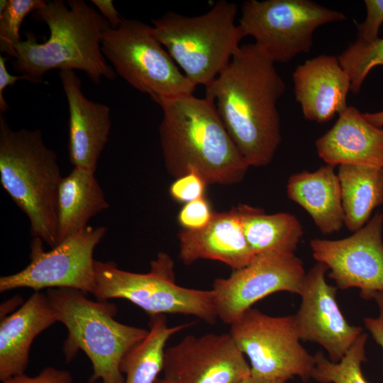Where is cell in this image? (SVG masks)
Segmentation results:
<instances>
[{"label":"cell","instance_id":"cell-1","mask_svg":"<svg viewBox=\"0 0 383 383\" xmlns=\"http://www.w3.org/2000/svg\"><path fill=\"white\" fill-rule=\"evenodd\" d=\"M286 89L274 62L254 44L240 45L227 67L205 86L230 137L250 167L269 165L281 143L277 108Z\"/></svg>","mask_w":383,"mask_h":383},{"label":"cell","instance_id":"cell-2","mask_svg":"<svg viewBox=\"0 0 383 383\" xmlns=\"http://www.w3.org/2000/svg\"><path fill=\"white\" fill-rule=\"evenodd\" d=\"M159 126L165 167L177 178L199 172L208 184L231 185L244 178L250 165L226 130L211 100L193 94L165 100Z\"/></svg>","mask_w":383,"mask_h":383},{"label":"cell","instance_id":"cell-3","mask_svg":"<svg viewBox=\"0 0 383 383\" xmlns=\"http://www.w3.org/2000/svg\"><path fill=\"white\" fill-rule=\"evenodd\" d=\"M33 14L48 26L50 35L39 43L28 33L16 44L12 64L16 72L32 83H41L55 69L83 71L96 84L116 78L101 50L103 33L111 26L95 9L84 0H51Z\"/></svg>","mask_w":383,"mask_h":383},{"label":"cell","instance_id":"cell-4","mask_svg":"<svg viewBox=\"0 0 383 383\" xmlns=\"http://www.w3.org/2000/svg\"><path fill=\"white\" fill-rule=\"evenodd\" d=\"M62 177L55 152L39 129L12 130L0 114V182L27 216L33 238L59 243L57 194Z\"/></svg>","mask_w":383,"mask_h":383},{"label":"cell","instance_id":"cell-5","mask_svg":"<svg viewBox=\"0 0 383 383\" xmlns=\"http://www.w3.org/2000/svg\"><path fill=\"white\" fill-rule=\"evenodd\" d=\"M46 296L57 321L68 331L62 348L67 362L81 350L92 365L89 383L99 379L103 383H124L121 362L149 331L117 321L114 304L108 300L92 301L82 291L51 288L47 289Z\"/></svg>","mask_w":383,"mask_h":383},{"label":"cell","instance_id":"cell-6","mask_svg":"<svg viewBox=\"0 0 383 383\" xmlns=\"http://www.w3.org/2000/svg\"><path fill=\"white\" fill-rule=\"evenodd\" d=\"M238 8L218 1L206 13L187 16L168 11L152 19L153 33L186 77L206 86L229 64L245 38L235 19Z\"/></svg>","mask_w":383,"mask_h":383},{"label":"cell","instance_id":"cell-7","mask_svg":"<svg viewBox=\"0 0 383 383\" xmlns=\"http://www.w3.org/2000/svg\"><path fill=\"white\" fill-rule=\"evenodd\" d=\"M95 289L100 300L124 299L152 316L191 315L209 324L218 318L212 289L187 288L177 284L174 262L160 252L151 261L148 272L135 273L118 267L112 261L95 260Z\"/></svg>","mask_w":383,"mask_h":383},{"label":"cell","instance_id":"cell-8","mask_svg":"<svg viewBox=\"0 0 383 383\" xmlns=\"http://www.w3.org/2000/svg\"><path fill=\"white\" fill-rule=\"evenodd\" d=\"M101 50L116 74L158 105L196 89L155 38L152 26L139 20L124 18L118 28H108Z\"/></svg>","mask_w":383,"mask_h":383},{"label":"cell","instance_id":"cell-9","mask_svg":"<svg viewBox=\"0 0 383 383\" xmlns=\"http://www.w3.org/2000/svg\"><path fill=\"white\" fill-rule=\"evenodd\" d=\"M346 18L343 13L311 0H247L238 26L271 61L286 63L311 50L316 28Z\"/></svg>","mask_w":383,"mask_h":383},{"label":"cell","instance_id":"cell-10","mask_svg":"<svg viewBox=\"0 0 383 383\" xmlns=\"http://www.w3.org/2000/svg\"><path fill=\"white\" fill-rule=\"evenodd\" d=\"M230 326L228 333L248 357L252 374L287 382L311 379L315 358L301 344L294 315L272 316L252 307Z\"/></svg>","mask_w":383,"mask_h":383},{"label":"cell","instance_id":"cell-11","mask_svg":"<svg viewBox=\"0 0 383 383\" xmlns=\"http://www.w3.org/2000/svg\"><path fill=\"white\" fill-rule=\"evenodd\" d=\"M106 231L104 226H87L48 252L40 238H33L30 263L16 273L1 277L0 292L71 288L93 294L96 286L94 251Z\"/></svg>","mask_w":383,"mask_h":383},{"label":"cell","instance_id":"cell-12","mask_svg":"<svg viewBox=\"0 0 383 383\" xmlns=\"http://www.w3.org/2000/svg\"><path fill=\"white\" fill-rule=\"evenodd\" d=\"M306 272L295 253L256 255L245 267L212 284L218 318L231 325L263 298L279 292L299 294Z\"/></svg>","mask_w":383,"mask_h":383},{"label":"cell","instance_id":"cell-13","mask_svg":"<svg viewBox=\"0 0 383 383\" xmlns=\"http://www.w3.org/2000/svg\"><path fill=\"white\" fill-rule=\"evenodd\" d=\"M383 213L377 211L353 235L339 240L315 238L309 245L317 262L327 266L338 289H360L365 300L383 292Z\"/></svg>","mask_w":383,"mask_h":383},{"label":"cell","instance_id":"cell-14","mask_svg":"<svg viewBox=\"0 0 383 383\" xmlns=\"http://www.w3.org/2000/svg\"><path fill=\"white\" fill-rule=\"evenodd\" d=\"M163 383H241L250 364L229 333L189 335L165 349Z\"/></svg>","mask_w":383,"mask_h":383},{"label":"cell","instance_id":"cell-15","mask_svg":"<svg viewBox=\"0 0 383 383\" xmlns=\"http://www.w3.org/2000/svg\"><path fill=\"white\" fill-rule=\"evenodd\" d=\"M326 265L317 262L306 272L299 296L301 301L294 315L301 340L316 343L328 359L339 362L363 333L350 324L336 300L338 288L328 284Z\"/></svg>","mask_w":383,"mask_h":383},{"label":"cell","instance_id":"cell-16","mask_svg":"<svg viewBox=\"0 0 383 383\" xmlns=\"http://www.w3.org/2000/svg\"><path fill=\"white\" fill-rule=\"evenodd\" d=\"M69 109V159L74 167L95 172L111 131V110L87 99L82 81L72 70L59 72Z\"/></svg>","mask_w":383,"mask_h":383},{"label":"cell","instance_id":"cell-17","mask_svg":"<svg viewBox=\"0 0 383 383\" xmlns=\"http://www.w3.org/2000/svg\"><path fill=\"white\" fill-rule=\"evenodd\" d=\"M292 78L305 119L324 123L348 108L350 80L338 57L323 54L309 59L296 67Z\"/></svg>","mask_w":383,"mask_h":383},{"label":"cell","instance_id":"cell-18","mask_svg":"<svg viewBox=\"0 0 383 383\" xmlns=\"http://www.w3.org/2000/svg\"><path fill=\"white\" fill-rule=\"evenodd\" d=\"M178 238L179 257L186 265L200 259L211 260L235 270L248 265L255 256L245 238L238 206L228 211H214L204 228L182 229Z\"/></svg>","mask_w":383,"mask_h":383},{"label":"cell","instance_id":"cell-19","mask_svg":"<svg viewBox=\"0 0 383 383\" xmlns=\"http://www.w3.org/2000/svg\"><path fill=\"white\" fill-rule=\"evenodd\" d=\"M318 157L326 165L383 167V128L370 123L350 106L335 124L315 142Z\"/></svg>","mask_w":383,"mask_h":383},{"label":"cell","instance_id":"cell-20","mask_svg":"<svg viewBox=\"0 0 383 383\" xmlns=\"http://www.w3.org/2000/svg\"><path fill=\"white\" fill-rule=\"evenodd\" d=\"M57 322L46 294L33 293L13 313L1 318L0 380L25 373L36 336Z\"/></svg>","mask_w":383,"mask_h":383},{"label":"cell","instance_id":"cell-21","mask_svg":"<svg viewBox=\"0 0 383 383\" xmlns=\"http://www.w3.org/2000/svg\"><path fill=\"white\" fill-rule=\"evenodd\" d=\"M334 167L326 165L314 172L292 174L287 183L288 198L302 207L325 235L344 226L341 189Z\"/></svg>","mask_w":383,"mask_h":383},{"label":"cell","instance_id":"cell-22","mask_svg":"<svg viewBox=\"0 0 383 383\" xmlns=\"http://www.w3.org/2000/svg\"><path fill=\"white\" fill-rule=\"evenodd\" d=\"M109 207L94 172L74 167L69 174L62 177L58 189L59 243L86 228L91 217Z\"/></svg>","mask_w":383,"mask_h":383},{"label":"cell","instance_id":"cell-23","mask_svg":"<svg viewBox=\"0 0 383 383\" xmlns=\"http://www.w3.org/2000/svg\"><path fill=\"white\" fill-rule=\"evenodd\" d=\"M338 177L341 189L344 226L354 233L383 205V167L342 165Z\"/></svg>","mask_w":383,"mask_h":383},{"label":"cell","instance_id":"cell-24","mask_svg":"<svg viewBox=\"0 0 383 383\" xmlns=\"http://www.w3.org/2000/svg\"><path fill=\"white\" fill-rule=\"evenodd\" d=\"M238 207L245 238L255 255L271 252L295 253L304 235L296 216L287 212L267 214L248 204Z\"/></svg>","mask_w":383,"mask_h":383},{"label":"cell","instance_id":"cell-25","mask_svg":"<svg viewBox=\"0 0 383 383\" xmlns=\"http://www.w3.org/2000/svg\"><path fill=\"white\" fill-rule=\"evenodd\" d=\"M194 323L169 326L165 315L150 316L148 335L131 348L121 362L120 370L126 374L124 383H154L163 369L165 348L168 340Z\"/></svg>","mask_w":383,"mask_h":383},{"label":"cell","instance_id":"cell-26","mask_svg":"<svg viewBox=\"0 0 383 383\" xmlns=\"http://www.w3.org/2000/svg\"><path fill=\"white\" fill-rule=\"evenodd\" d=\"M367 334L362 333L338 362L318 351L313 355L315 365L311 379L319 383H369L362 372V364L367 361Z\"/></svg>","mask_w":383,"mask_h":383},{"label":"cell","instance_id":"cell-27","mask_svg":"<svg viewBox=\"0 0 383 383\" xmlns=\"http://www.w3.org/2000/svg\"><path fill=\"white\" fill-rule=\"evenodd\" d=\"M337 57L350 80V91L357 95L370 71L383 67V38L369 43L355 40Z\"/></svg>","mask_w":383,"mask_h":383},{"label":"cell","instance_id":"cell-28","mask_svg":"<svg viewBox=\"0 0 383 383\" xmlns=\"http://www.w3.org/2000/svg\"><path fill=\"white\" fill-rule=\"evenodd\" d=\"M44 0H1L0 50L16 57L15 47L21 40L20 28L24 18L31 12L43 7Z\"/></svg>","mask_w":383,"mask_h":383},{"label":"cell","instance_id":"cell-29","mask_svg":"<svg viewBox=\"0 0 383 383\" xmlns=\"http://www.w3.org/2000/svg\"><path fill=\"white\" fill-rule=\"evenodd\" d=\"M207 185L199 172L191 171L176 178L171 184L169 192L174 201L185 204L205 196Z\"/></svg>","mask_w":383,"mask_h":383},{"label":"cell","instance_id":"cell-30","mask_svg":"<svg viewBox=\"0 0 383 383\" xmlns=\"http://www.w3.org/2000/svg\"><path fill=\"white\" fill-rule=\"evenodd\" d=\"M213 212L209 200L204 196L184 204L178 213L177 221L182 229L197 231L210 222Z\"/></svg>","mask_w":383,"mask_h":383},{"label":"cell","instance_id":"cell-31","mask_svg":"<svg viewBox=\"0 0 383 383\" xmlns=\"http://www.w3.org/2000/svg\"><path fill=\"white\" fill-rule=\"evenodd\" d=\"M366 18L363 23H355L357 29L356 40L372 42L379 38V28L383 23V0H365Z\"/></svg>","mask_w":383,"mask_h":383},{"label":"cell","instance_id":"cell-32","mask_svg":"<svg viewBox=\"0 0 383 383\" xmlns=\"http://www.w3.org/2000/svg\"><path fill=\"white\" fill-rule=\"evenodd\" d=\"M2 383H73V379L67 370L47 367L35 377L23 373L9 377Z\"/></svg>","mask_w":383,"mask_h":383},{"label":"cell","instance_id":"cell-33","mask_svg":"<svg viewBox=\"0 0 383 383\" xmlns=\"http://www.w3.org/2000/svg\"><path fill=\"white\" fill-rule=\"evenodd\" d=\"M372 299L376 302L379 313L376 317H365L363 322L365 328L374 340L383 350V292L374 294Z\"/></svg>","mask_w":383,"mask_h":383},{"label":"cell","instance_id":"cell-34","mask_svg":"<svg viewBox=\"0 0 383 383\" xmlns=\"http://www.w3.org/2000/svg\"><path fill=\"white\" fill-rule=\"evenodd\" d=\"M6 57L2 55H0V113L3 114L9 109V104L4 97V89L8 86L15 84L17 80H28L27 77L23 75L16 76L11 74L6 67Z\"/></svg>","mask_w":383,"mask_h":383},{"label":"cell","instance_id":"cell-35","mask_svg":"<svg viewBox=\"0 0 383 383\" xmlns=\"http://www.w3.org/2000/svg\"><path fill=\"white\" fill-rule=\"evenodd\" d=\"M91 1L109 22L111 28H118L124 19L115 8L112 0H91Z\"/></svg>","mask_w":383,"mask_h":383},{"label":"cell","instance_id":"cell-36","mask_svg":"<svg viewBox=\"0 0 383 383\" xmlns=\"http://www.w3.org/2000/svg\"><path fill=\"white\" fill-rule=\"evenodd\" d=\"M363 115L374 126L383 128V110L373 113L367 112L364 113Z\"/></svg>","mask_w":383,"mask_h":383},{"label":"cell","instance_id":"cell-37","mask_svg":"<svg viewBox=\"0 0 383 383\" xmlns=\"http://www.w3.org/2000/svg\"><path fill=\"white\" fill-rule=\"evenodd\" d=\"M287 381L279 379H268L250 374L241 383H287Z\"/></svg>","mask_w":383,"mask_h":383},{"label":"cell","instance_id":"cell-38","mask_svg":"<svg viewBox=\"0 0 383 383\" xmlns=\"http://www.w3.org/2000/svg\"><path fill=\"white\" fill-rule=\"evenodd\" d=\"M154 383H163V381L160 378H157Z\"/></svg>","mask_w":383,"mask_h":383}]
</instances>
